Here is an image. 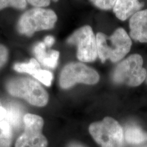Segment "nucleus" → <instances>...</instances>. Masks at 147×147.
Instances as JSON below:
<instances>
[{"label": "nucleus", "instance_id": "423d86ee", "mask_svg": "<svg viewBox=\"0 0 147 147\" xmlns=\"http://www.w3.org/2000/svg\"><path fill=\"white\" fill-rule=\"evenodd\" d=\"M24 131L16 141L15 147H47L48 140L42 133L44 119L40 116L27 113L23 119Z\"/></svg>", "mask_w": 147, "mask_h": 147}, {"label": "nucleus", "instance_id": "9b49d317", "mask_svg": "<svg viewBox=\"0 0 147 147\" xmlns=\"http://www.w3.org/2000/svg\"><path fill=\"white\" fill-rule=\"evenodd\" d=\"M123 137L129 144H139L147 141V133L136 125H127L123 130Z\"/></svg>", "mask_w": 147, "mask_h": 147}, {"label": "nucleus", "instance_id": "aec40b11", "mask_svg": "<svg viewBox=\"0 0 147 147\" xmlns=\"http://www.w3.org/2000/svg\"><path fill=\"white\" fill-rule=\"evenodd\" d=\"M8 59V51L7 48L0 44V69L6 63Z\"/></svg>", "mask_w": 147, "mask_h": 147}, {"label": "nucleus", "instance_id": "1a4fd4ad", "mask_svg": "<svg viewBox=\"0 0 147 147\" xmlns=\"http://www.w3.org/2000/svg\"><path fill=\"white\" fill-rule=\"evenodd\" d=\"M130 35L134 40L147 43V10L137 12L129 21Z\"/></svg>", "mask_w": 147, "mask_h": 147}, {"label": "nucleus", "instance_id": "2eb2a0df", "mask_svg": "<svg viewBox=\"0 0 147 147\" xmlns=\"http://www.w3.org/2000/svg\"><path fill=\"white\" fill-rule=\"evenodd\" d=\"M59 57V52L57 51L51 50L47 53V57L42 61V64L44 66L49 68L54 69L58 64V60Z\"/></svg>", "mask_w": 147, "mask_h": 147}, {"label": "nucleus", "instance_id": "0eeeda50", "mask_svg": "<svg viewBox=\"0 0 147 147\" xmlns=\"http://www.w3.org/2000/svg\"><path fill=\"white\" fill-rule=\"evenodd\" d=\"M99 80L100 76L94 69L82 63H70L61 70L59 84L62 89H67L77 83L95 84Z\"/></svg>", "mask_w": 147, "mask_h": 147}, {"label": "nucleus", "instance_id": "4be33fe9", "mask_svg": "<svg viewBox=\"0 0 147 147\" xmlns=\"http://www.w3.org/2000/svg\"><path fill=\"white\" fill-rule=\"evenodd\" d=\"M7 116V110L4 106H3L2 103L0 101V122L5 120Z\"/></svg>", "mask_w": 147, "mask_h": 147}, {"label": "nucleus", "instance_id": "ddd939ff", "mask_svg": "<svg viewBox=\"0 0 147 147\" xmlns=\"http://www.w3.org/2000/svg\"><path fill=\"white\" fill-rule=\"evenodd\" d=\"M12 141V127L3 120L0 122V147H11Z\"/></svg>", "mask_w": 147, "mask_h": 147}, {"label": "nucleus", "instance_id": "20e7f679", "mask_svg": "<svg viewBox=\"0 0 147 147\" xmlns=\"http://www.w3.org/2000/svg\"><path fill=\"white\" fill-rule=\"evenodd\" d=\"M91 137L100 147H122L123 129L112 117H105L102 121L93 123L89 127Z\"/></svg>", "mask_w": 147, "mask_h": 147}, {"label": "nucleus", "instance_id": "f3484780", "mask_svg": "<svg viewBox=\"0 0 147 147\" xmlns=\"http://www.w3.org/2000/svg\"><path fill=\"white\" fill-rule=\"evenodd\" d=\"M26 0H0V10L8 7L23 10L26 8Z\"/></svg>", "mask_w": 147, "mask_h": 147}, {"label": "nucleus", "instance_id": "dca6fc26", "mask_svg": "<svg viewBox=\"0 0 147 147\" xmlns=\"http://www.w3.org/2000/svg\"><path fill=\"white\" fill-rule=\"evenodd\" d=\"M34 78H36L38 81L45 84L47 87H50L53 81V75L52 72H51L50 71L40 69L34 75Z\"/></svg>", "mask_w": 147, "mask_h": 147}, {"label": "nucleus", "instance_id": "bb28decb", "mask_svg": "<svg viewBox=\"0 0 147 147\" xmlns=\"http://www.w3.org/2000/svg\"><path fill=\"white\" fill-rule=\"evenodd\" d=\"M146 147H147V146H146Z\"/></svg>", "mask_w": 147, "mask_h": 147}, {"label": "nucleus", "instance_id": "b1692460", "mask_svg": "<svg viewBox=\"0 0 147 147\" xmlns=\"http://www.w3.org/2000/svg\"><path fill=\"white\" fill-rule=\"evenodd\" d=\"M66 147H87V146H86L85 145H84L83 144H81V143L80 142H72L69 143Z\"/></svg>", "mask_w": 147, "mask_h": 147}, {"label": "nucleus", "instance_id": "f03ea898", "mask_svg": "<svg viewBox=\"0 0 147 147\" xmlns=\"http://www.w3.org/2000/svg\"><path fill=\"white\" fill-rule=\"evenodd\" d=\"M9 94L27 101L31 105L43 107L49 102V94L39 82L28 77L10 79L5 84Z\"/></svg>", "mask_w": 147, "mask_h": 147}, {"label": "nucleus", "instance_id": "a878e982", "mask_svg": "<svg viewBox=\"0 0 147 147\" xmlns=\"http://www.w3.org/2000/svg\"><path fill=\"white\" fill-rule=\"evenodd\" d=\"M146 82H147V73H146Z\"/></svg>", "mask_w": 147, "mask_h": 147}, {"label": "nucleus", "instance_id": "f257e3e1", "mask_svg": "<svg viewBox=\"0 0 147 147\" xmlns=\"http://www.w3.org/2000/svg\"><path fill=\"white\" fill-rule=\"evenodd\" d=\"M96 40L97 55L103 63L108 59L119 61L129 52L131 47V39L123 28L117 29L110 37L98 33Z\"/></svg>", "mask_w": 147, "mask_h": 147}, {"label": "nucleus", "instance_id": "393cba45", "mask_svg": "<svg viewBox=\"0 0 147 147\" xmlns=\"http://www.w3.org/2000/svg\"><path fill=\"white\" fill-rule=\"evenodd\" d=\"M53 1H57L58 0H53Z\"/></svg>", "mask_w": 147, "mask_h": 147}, {"label": "nucleus", "instance_id": "39448f33", "mask_svg": "<svg viewBox=\"0 0 147 147\" xmlns=\"http://www.w3.org/2000/svg\"><path fill=\"white\" fill-rule=\"evenodd\" d=\"M142 64L143 60L140 55H131L116 67L113 74V81L131 87L139 86L146 77V70L142 67Z\"/></svg>", "mask_w": 147, "mask_h": 147}, {"label": "nucleus", "instance_id": "7ed1b4c3", "mask_svg": "<svg viewBox=\"0 0 147 147\" xmlns=\"http://www.w3.org/2000/svg\"><path fill=\"white\" fill-rule=\"evenodd\" d=\"M57 21V16L54 11L36 7L21 16L17 28L21 34L32 36L36 32L52 29Z\"/></svg>", "mask_w": 147, "mask_h": 147}, {"label": "nucleus", "instance_id": "412c9836", "mask_svg": "<svg viewBox=\"0 0 147 147\" xmlns=\"http://www.w3.org/2000/svg\"><path fill=\"white\" fill-rule=\"evenodd\" d=\"M26 1L36 8L46 7L51 3V0H26Z\"/></svg>", "mask_w": 147, "mask_h": 147}, {"label": "nucleus", "instance_id": "f8f14e48", "mask_svg": "<svg viewBox=\"0 0 147 147\" xmlns=\"http://www.w3.org/2000/svg\"><path fill=\"white\" fill-rule=\"evenodd\" d=\"M7 116L5 120L10 123L12 127H18L21 125L23 121V110L17 105L10 104L6 108Z\"/></svg>", "mask_w": 147, "mask_h": 147}, {"label": "nucleus", "instance_id": "4468645a", "mask_svg": "<svg viewBox=\"0 0 147 147\" xmlns=\"http://www.w3.org/2000/svg\"><path fill=\"white\" fill-rule=\"evenodd\" d=\"M14 70L21 73H27L34 76L41 69L40 63L36 59H31L27 63H16L14 65Z\"/></svg>", "mask_w": 147, "mask_h": 147}, {"label": "nucleus", "instance_id": "9d476101", "mask_svg": "<svg viewBox=\"0 0 147 147\" xmlns=\"http://www.w3.org/2000/svg\"><path fill=\"white\" fill-rule=\"evenodd\" d=\"M143 3L139 0H117L113 10L117 17L125 21L140 10Z\"/></svg>", "mask_w": 147, "mask_h": 147}, {"label": "nucleus", "instance_id": "5701e85b", "mask_svg": "<svg viewBox=\"0 0 147 147\" xmlns=\"http://www.w3.org/2000/svg\"><path fill=\"white\" fill-rule=\"evenodd\" d=\"M43 42L45 43V45H46V47H49V48L51 47L55 43L54 37H53L51 36H48L45 38Z\"/></svg>", "mask_w": 147, "mask_h": 147}, {"label": "nucleus", "instance_id": "6ab92c4d", "mask_svg": "<svg viewBox=\"0 0 147 147\" xmlns=\"http://www.w3.org/2000/svg\"><path fill=\"white\" fill-rule=\"evenodd\" d=\"M95 6L102 10H110L114 8L117 0H90Z\"/></svg>", "mask_w": 147, "mask_h": 147}, {"label": "nucleus", "instance_id": "6e6552de", "mask_svg": "<svg viewBox=\"0 0 147 147\" xmlns=\"http://www.w3.org/2000/svg\"><path fill=\"white\" fill-rule=\"evenodd\" d=\"M67 43L77 47V57L80 61L92 62L97 57L96 37L88 25L74 32L67 40Z\"/></svg>", "mask_w": 147, "mask_h": 147}, {"label": "nucleus", "instance_id": "a211bd4d", "mask_svg": "<svg viewBox=\"0 0 147 147\" xmlns=\"http://www.w3.org/2000/svg\"><path fill=\"white\" fill-rule=\"evenodd\" d=\"M47 47L43 42H39L34 48V53L37 61L40 63H42L47 55Z\"/></svg>", "mask_w": 147, "mask_h": 147}]
</instances>
